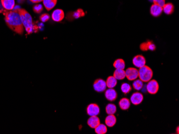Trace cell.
I'll return each mask as SVG.
<instances>
[{
    "label": "cell",
    "mask_w": 179,
    "mask_h": 134,
    "mask_svg": "<svg viewBox=\"0 0 179 134\" xmlns=\"http://www.w3.org/2000/svg\"><path fill=\"white\" fill-rule=\"evenodd\" d=\"M3 8L6 10H13L15 6V0H1Z\"/></svg>",
    "instance_id": "obj_12"
},
{
    "label": "cell",
    "mask_w": 179,
    "mask_h": 134,
    "mask_svg": "<svg viewBox=\"0 0 179 134\" xmlns=\"http://www.w3.org/2000/svg\"><path fill=\"white\" fill-rule=\"evenodd\" d=\"M74 13V17L76 18H78L79 17H82L84 16V13L81 9H78V10L76 11V12Z\"/></svg>",
    "instance_id": "obj_29"
},
{
    "label": "cell",
    "mask_w": 179,
    "mask_h": 134,
    "mask_svg": "<svg viewBox=\"0 0 179 134\" xmlns=\"http://www.w3.org/2000/svg\"><path fill=\"white\" fill-rule=\"evenodd\" d=\"M154 4H157L159 6H162L165 4V0H153Z\"/></svg>",
    "instance_id": "obj_30"
},
{
    "label": "cell",
    "mask_w": 179,
    "mask_h": 134,
    "mask_svg": "<svg viewBox=\"0 0 179 134\" xmlns=\"http://www.w3.org/2000/svg\"><path fill=\"white\" fill-rule=\"evenodd\" d=\"M116 106L114 104H108L106 107V112L108 115L114 114L116 113Z\"/></svg>",
    "instance_id": "obj_24"
},
{
    "label": "cell",
    "mask_w": 179,
    "mask_h": 134,
    "mask_svg": "<svg viewBox=\"0 0 179 134\" xmlns=\"http://www.w3.org/2000/svg\"><path fill=\"white\" fill-rule=\"evenodd\" d=\"M88 125L91 128L95 129L100 124V119L97 116H91L88 120Z\"/></svg>",
    "instance_id": "obj_15"
},
{
    "label": "cell",
    "mask_w": 179,
    "mask_h": 134,
    "mask_svg": "<svg viewBox=\"0 0 179 134\" xmlns=\"http://www.w3.org/2000/svg\"><path fill=\"white\" fill-rule=\"evenodd\" d=\"M49 18H50V16L48 13H44L41 15L40 17V21H42L43 23L48 21Z\"/></svg>",
    "instance_id": "obj_28"
},
{
    "label": "cell",
    "mask_w": 179,
    "mask_h": 134,
    "mask_svg": "<svg viewBox=\"0 0 179 134\" xmlns=\"http://www.w3.org/2000/svg\"><path fill=\"white\" fill-rule=\"evenodd\" d=\"M87 112L88 114L90 117L97 116L100 113V107L96 104L92 103L88 106Z\"/></svg>",
    "instance_id": "obj_7"
},
{
    "label": "cell",
    "mask_w": 179,
    "mask_h": 134,
    "mask_svg": "<svg viewBox=\"0 0 179 134\" xmlns=\"http://www.w3.org/2000/svg\"><path fill=\"white\" fill-rule=\"evenodd\" d=\"M113 66L115 69H124L125 68V62L122 59H118L114 61Z\"/></svg>",
    "instance_id": "obj_23"
},
{
    "label": "cell",
    "mask_w": 179,
    "mask_h": 134,
    "mask_svg": "<svg viewBox=\"0 0 179 134\" xmlns=\"http://www.w3.org/2000/svg\"><path fill=\"white\" fill-rule=\"evenodd\" d=\"M177 134H179V127H177Z\"/></svg>",
    "instance_id": "obj_32"
},
{
    "label": "cell",
    "mask_w": 179,
    "mask_h": 134,
    "mask_svg": "<svg viewBox=\"0 0 179 134\" xmlns=\"http://www.w3.org/2000/svg\"><path fill=\"white\" fill-rule=\"evenodd\" d=\"M95 129V132L97 134H105L107 132V127L103 124H99Z\"/></svg>",
    "instance_id": "obj_22"
},
{
    "label": "cell",
    "mask_w": 179,
    "mask_h": 134,
    "mask_svg": "<svg viewBox=\"0 0 179 134\" xmlns=\"http://www.w3.org/2000/svg\"><path fill=\"white\" fill-rule=\"evenodd\" d=\"M174 10V6L171 3L165 4L162 6V11H164L165 13H166V15H171L173 13Z\"/></svg>",
    "instance_id": "obj_21"
},
{
    "label": "cell",
    "mask_w": 179,
    "mask_h": 134,
    "mask_svg": "<svg viewBox=\"0 0 179 134\" xmlns=\"http://www.w3.org/2000/svg\"><path fill=\"white\" fill-rule=\"evenodd\" d=\"M133 65L137 68H141L146 64V59L142 55H137L133 59Z\"/></svg>",
    "instance_id": "obj_8"
},
{
    "label": "cell",
    "mask_w": 179,
    "mask_h": 134,
    "mask_svg": "<svg viewBox=\"0 0 179 134\" xmlns=\"http://www.w3.org/2000/svg\"><path fill=\"white\" fill-rule=\"evenodd\" d=\"M143 96L139 92H134L130 97V102L134 105H139L143 101Z\"/></svg>",
    "instance_id": "obj_9"
},
{
    "label": "cell",
    "mask_w": 179,
    "mask_h": 134,
    "mask_svg": "<svg viewBox=\"0 0 179 134\" xmlns=\"http://www.w3.org/2000/svg\"><path fill=\"white\" fill-rule=\"evenodd\" d=\"M130 101L126 98H122L119 103V105L122 110H127L130 106Z\"/></svg>",
    "instance_id": "obj_16"
},
{
    "label": "cell",
    "mask_w": 179,
    "mask_h": 134,
    "mask_svg": "<svg viewBox=\"0 0 179 134\" xmlns=\"http://www.w3.org/2000/svg\"><path fill=\"white\" fill-rule=\"evenodd\" d=\"M117 83H118V80H116L113 76H110L106 81V86L108 88H114L116 86Z\"/></svg>",
    "instance_id": "obj_20"
},
{
    "label": "cell",
    "mask_w": 179,
    "mask_h": 134,
    "mask_svg": "<svg viewBox=\"0 0 179 134\" xmlns=\"http://www.w3.org/2000/svg\"><path fill=\"white\" fill-rule=\"evenodd\" d=\"M113 76L117 80H123L126 78V73L124 69H116L114 72Z\"/></svg>",
    "instance_id": "obj_19"
},
{
    "label": "cell",
    "mask_w": 179,
    "mask_h": 134,
    "mask_svg": "<svg viewBox=\"0 0 179 134\" xmlns=\"http://www.w3.org/2000/svg\"><path fill=\"white\" fill-rule=\"evenodd\" d=\"M116 117L114 114L108 115L105 119V124L109 127H112L116 124Z\"/></svg>",
    "instance_id": "obj_17"
},
{
    "label": "cell",
    "mask_w": 179,
    "mask_h": 134,
    "mask_svg": "<svg viewBox=\"0 0 179 134\" xmlns=\"http://www.w3.org/2000/svg\"><path fill=\"white\" fill-rule=\"evenodd\" d=\"M57 0H43V4L47 11H50L55 7Z\"/></svg>",
    "instance_id": "obj_18"
},
{
    "label": "cell",
    "mask_w": 179,
    "mask_h": 134,
    "mask_svg": "<svg viewBox=\"0 0 179 134\" xmlns=\"http://www.w3.org/2000/svg\"><path fill=\"white\" fill-rule=\"evenodd\" d=\"M30 1L32 3H38L39 2H42L43 0H30Z\"/></svg>",
    "instance_id": "obj_31"
},
{
    "label": "cell",
    "mask_w": 179,
    "mask_h": 134,
    "mask_svg": "<svg viewBox=\"0 0 179 134\" xmlns=\"http://www.w3.org/2000/svg\"><path fill=\"white\" fill-rule=\"evenodd\" d=\"M17 10L21 16L22 24L27 33L28 34L32 33L34 27L31 16L27 11L24 9H17Z\"/></svg>",
    "instance_id": "obj_2"
},
{
    "label": "cell",
    "mask_w": 179,
    "mask_h": 134,
    "mask_svg": "<svg viewBox=\"0 0 179 134\" xmlns=\"http://www.w3.org/2000/svg\"><path fill=\"white\" fill-rule=\"evenodd\" d=\"M0 12L4 15V20L8 27L19 35L23 34L24 27L17 9H14V10L3 9L0 11Z\"/></svg>",
    "instance_id": "obj_1"
},
{
    "label": "cell",
    "mask_w": 179,
    "mask_h": 134,
    "mask_svg": "<svg viewBox=\"0 0 179 134\" xmlns=\"http://www.w3.org/2000/svg\"><path fill=\"white\" fill-rule=\"evenodd\" d=\"M126 78L129 81H134L138 78V70L136 68L130 67L125 71Z\"/></svg>",
    "instance_id": "obj_5"
},
{
    "label": "cell",
    "mask_w": 179,
    "mask_h": 134,
    "mask_svg": "<svg viewBox=\"0 0 179 134\" xmlns=\"http://www.w3.org/2000/svg\"><path fill=\"white\" fill-rule=\"evenodd\" d=\"M143 82L140 79H136L133 82V88L137 91L142 90V88H143Z\"/></svg>",
    "instance_id": "obj_25"
},
{
    "label": "cell",
    "mask_w": 179,
    "mask_h": 134,
    "mask_svg": "<svg viewBox=\"0 0 179 134\" xmlns=\"http://www.w3.org/2000/svg\"><path fill=\"white\" fill-rule=\"evenodd\" d=\"M64 18V13L62 9H57L53 11L52 15V18L56 22H60Z\"/></svg>",
    "instance_id": "obj_10"
},
{
    "label": "cell",
    "mask_w": 179,
    "mask_h": 134,
    "mask_svg": "<svg viewBox=\"0 0 179 134\" xmlns=\"http://www.w3.org/2000/svg\"><path fill=\"white\" fill-rule=\"evenodd\" d=\"M33 11L36 13H40L43 10V6L40 4H37L33 6Z\"/></svg>",
    "instance_id": "obj_27"
},
{
    "label": "cell",
    "mask_w": 179,
    "mask_h": 134,
    "mask_svg": "<svg viewBox=\"0 0 179 134\" xmlns=\"http://www.w3.org/2000/svg\"><path fill=\"white\" fill-rule=\"evenodd\" d=\"M159 86L158 82L155 80H150L146 84V91L150 94L155 95L158 92Z\"/></svg>",
    "instance_id": "obj_4"
},
{
    "label": "cell",
    "mask_w": 179,
    "mask_h": 134,
    "mask_svg": "<svg viewBox=\"0 0 179 134\" xmlns=\"http://www.w3.org/2000/svg\"><path fill=\"white\" fill-rule=\"evenodd\" d=\"M156 48L155 44H154V43H152L151 41L144 42L140 45L141 50L143 51L148 50H155Z\"/></svg>",
    "instance_id": "obj_14"
},
{
    "label": "cell",
    "mask_w": 179,
    "mask_h": 134,
    "mask_svg": "<svg viewBox=\"0 0 179 134\" xmlns=\"http://www.w3.org/2000/svg\"><path fill=\"white\" fill-rule=\"evenodd\" d=\"M106 88L107 86L105 81L101 79H97L93 84V88L97 92H103L106 90Z\"/></svg>",
    "instance_id": "obj_6"
},
{
    "label": "cell",
    "mask_w": 179,
    "mask_h": 134,
    "mask_svg": "<svg viewBox=\"0 0 179 134\" xmlns=\"http://www.w3.org/2000/svg\"><path fill=\"white\" fill-rule=\"evenodd\" d=\"M162 12V7L156 4L152 5L150 8V13L154 17L159 16Z\"/></svg>",
    "instance_id": "obj_13"
},
{
    "label": "cell",
    "mask_w": 179,
    "mask_h": 134,
    "mask_svg": "<svg viewBox=\"0 0 179 134\" xmlns=\"http://www.w3.org/2000/svg\"><path fill=\"white\" fill-rule=\"evenodd\" d=\"M132 88L129 84L127 83H123L121 86V90L124 94L126 95L130 92Z\"/></svg>",
    "instance_id": "obj_26"
},
{
    "label": "cell",
    "mask_w": 179,
    "mask_h": 134,
    "mask_svg": "<svg viewBox=\"0 0 179 134\" xmlns=\"http://www.w3.org/2000/svg\"><path fill=\"white\" fill-rule=\"evenodd\" d=\"M153 76V71L150 67L144 65L139 68L138 70V78L143 82H148L151 80Z\"/></svg>",
    "instance_id": "obj_3"
},
{
    "label": "cell",
    "mask_w": 179,
    "mask_h": 134,
    "mask_svg": "<svg viewBox=\"0 0 179 134\" xmlns=\"http://www.w3.org/2000/svg\"><path fill=\"white\" fill-rule=\"evenodd\" d=\"M105 95L106 99L110 102L115 101L118 97L117 92L113 88H108L107 90H106Z\"/></svg>",
    "instance_id": "obj_11"
}]
</instances>
